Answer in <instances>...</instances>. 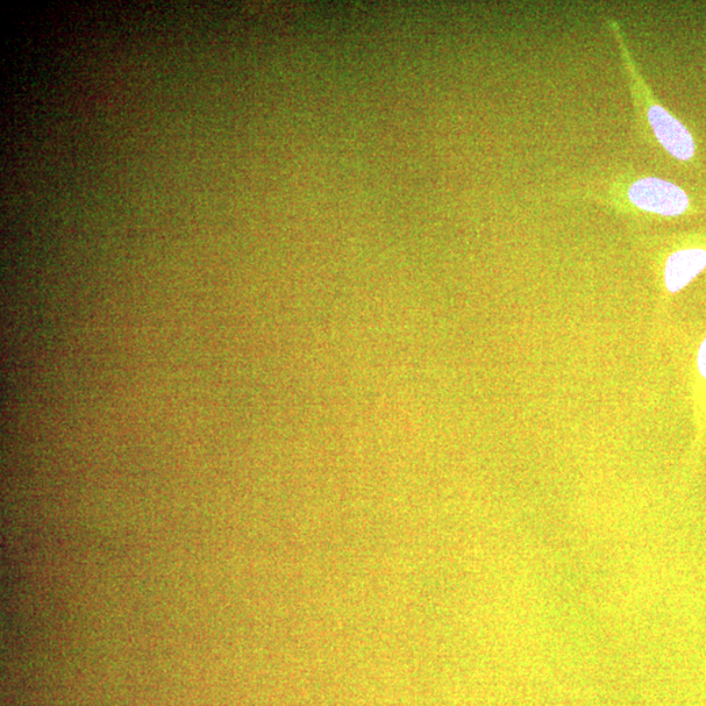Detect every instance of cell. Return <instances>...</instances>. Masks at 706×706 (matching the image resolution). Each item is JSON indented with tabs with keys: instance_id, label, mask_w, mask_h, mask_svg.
<instances>
[{
	"instance_id": "3957f363",
	"label": "cell",
	"mask_w": 706,
	"mask_h": 706,
	"mask_svg": "<svg viewBox=\"0 0 706 706\" xmlns=\"http://www.w3.org/2000/svg\"><path fill=\"white\" fill-rule=\"evenodd\" d=\"M706 267V252L703 249H688L674 253L666 263L665 281L670 292L686 287Z\"/></svg>"
},
{
	"instance_id": "6da1fadb",
	"label": "cell",
	"mask_w": 706,
	"mask_h": 706,
	"mask_svg": "<svg viewBox=\"0 0 706 706\" xmlns=\"http://www.w3.org/2000/svg\"><path fill=\"white\" fill-rule=\"evenodd\" d=\"M628 196L639 209L662 217H679L689 206L686 192L660 178H644L634 182Z\"/></svg>"
},
{
	"instance_id": "7a4b0ae2",
	"label": "cell",
	"mask_w": 706,
	"mask_h": 706,
	"mask_svg": "<svg viewBox=\"0 0 706 706\" xmlns=\"http://www.w3.org/2000/svg\"><path fill=\"white\" fill-rule=\"evenodd\" d=\"M649 124H651L655 137L666 151L676 157L677 160L687 161L694 157L695 141L686 127L661 108L658 105L652 106L647 113Z\"/></svg>"
},
{
	"instance_id": "277c9868",
	"label": "cell",
	"mask_w": 706,
	"mask_h": 706,
	"mask_svg": "<svg viewBox=\"0 0 706 706\" xmlns=\"http://www.w3.org/2000/svg\"><path fill=\"white\" fill-rule=\"evenodd\" d=\"M698 369H700V373L706 378V339L703 341L700 351H698Z\"/></svg>"
}]
</instances>
